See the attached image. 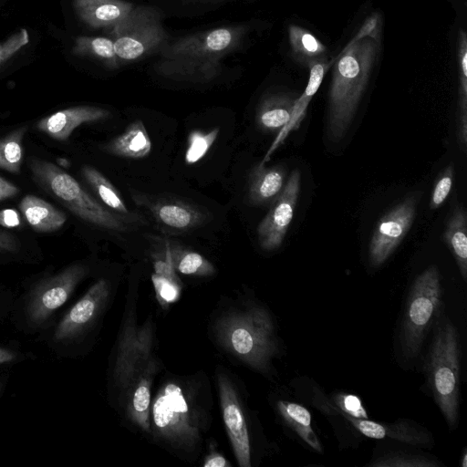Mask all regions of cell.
Here are the masks:
<instances>
[{"instance_id":"cell-43","label":"cell","mask_w":467,"mask_h":467,"mask_svg":"<svg viewBox=\"0 0 467 467\" xmlns=\"http://www.w3.org/2000/svg\"><path fill=\"white\" fill-rule=\"evenodd\" d=\"M205 467H226L229 466L225 458L218 453H213L209 455L203 463Z\"/></svg>"},{"instance_id":"cell-39","label":"cell","mask_w":467,"mask_h":467,"mask_svg":"<svg viewBox=\"0 0 467 467\" xmlns=\"http://www.w3.org/2000/svg\"><path fill=\"white\" fill-rule=\"evenodd\" d=\"M381 17L378 13L372 14L362 24L358 33L348 42L353 43L365 37L371 38L378 46H380Z\"/></svg>"},{"instance_id":"cell-18","label":"cell","mask_w":467,"mask_h":467,"mask_svg":"<svg viewBox=\"0 0 467 467\" xmlns=\"http://www.w3.org/2000/svg\"><path fill=\"white\" fill-rule=\"evenodd\" d=\"M331 64L332 62L327 63L322 60H313L308 63L310 74L307 86L304 92L296 99L289 122L277 133L272 145L265 155L262 163L265 164V162L269 161L271 155L281 144H283L289 133L299 128L306 116L308 104L317 93L323 81L324 76Z\"/></svg>"},{"instance_id":"cell-45","label":"cell","mask_w":467,"mask_h":467,"mask_svg":"<svg viewBox=\"0 0 467 467\" xmlns=\"http://www.w3.org/2000/svg\"><path fill=\"white\" fill-rule=\"evenodd\" d=\"M467 462V454H466V452H464L463 457H462V467H466L467 466V462Z\"/></svg>"},{"instance_id":"cell-13","label":"cell","mask_w":467,"mask_h":467,"mask_svg":"<svg viewBox=\"0 0 467 467\" xmlns=\"http://www.w3.org/2000/svg\"><path fill=\"white\" fill-rule=\"evenodd\" d=\"M132 199L150 213L163 231L171 234L195 229L205 223L211 215L200 207L174 197L133 193Z\"/></svg>"},{"instance_id":"cell-32","label":"cell","mask_w":467,"mask_h":467,"mask_svg":"<svg viewBox=\"0 0 467 467\" xmlns=\"http://www.w3.org/2000/svg\"><path fill=\"white\" fill-rule=\"evenodd\" d=\"M288 38L294 53L304 59H309V62L321 60L320 57L327 53L325 45L316 36L299 26H289Z\"/></svg>"},{"instance_id":"cell-44","label":"cell","mask_w":467,"mask_h":467,"mask_svg":"<svg viewBox=\"0 0 467 467\" xmlns=\"http://www.w3.org/2000/svg\"><path fill=\"white\" fill-rule=\"evenodd\" d=\"M16 358V355L9 349L0 348V364L7 363Z\"/></svg>"},{"instance_id":"cell-36","label":"cell","mask_w":467,"mask_h":467,"mask_svg":"<svg viewBox=\"0 0 467 467\" xmlns=\"http://www.w3.org/2000/svg\"><path fill=\"white\" fill-rule=\"evenodd\" d=\"M29 42L30 36L26 28H20L0 42V67L15 57Z\"/></svg>"},{"instance_id":"cell-31","label":"cell","mask_w":467,"mask_h":467,"mask_svg":"<svg viewBox=\"0 0 467 467\" xmlns=\"http://www.w3.org/2000/svg\"><path fill=\"white\" fill-rule=\"evenodd\" d=\"M27 127H20L0 138V168L18 174L24 159L23 140Z\"/></svg>"},{"instance_id":"cell-38","label":"cell","mask_w":467,"mask_h":467,"mask_svg":"<svg viewBox=\"0 0 467 467\" xmlns=\"http://www.w3.org/2000/svg\"><path fill=\"white\" fill-rule=\"evenodd\" d=\"M335 403L340 410V413L347 414L357 419H368L365 407L361 400L349 393H339L334 398Z\"/></svg>"},{"instance_id":"cell-7","label":"cell","mask_w":467,"mask_h":467,"mask_svg":"<svg viewBox=\"0 0 467 467\" xmlns=\"http://www.w3.org/2000/svg\"><path fill=\"white\" fill-rule=\"evenodd\" d=\"M154 431L172 445L192 449L200 441L199 415L179 383L163 385L151 406Z\"/></svg>"},{"instance_id":"cell-27","label":"cell","mask_w":467,"mask_h":467,"mask_svg":"<svg viewBox=\"0 0 467 467\" xmlns=\"http://www.w3.org/2000/svg\"><path fill=\"white\" fill-rule=\"evenodd\" d=\"M153 373H148L134 383L128 392V415L143 431L150 429V388Z\"/></svg>"},{"instance_id":"cell-30","label":"cell","mask_w":467,"mask_h":467,"mask_svg":"<svg viewBox=\"0 0 467 467\" xmlns=\"http://www.w3.org/2000/svg\"><path fill=\"white\" fill-rule=\"evenodd\" d=\"M457 57L459 64V123L458 139L462 149L467 144V35L461 28L458 33Z\"/></svg>"},{"instance_id":"cell-41","label":"cell","mask_w":467,"mask_h":467,"mask_svg":"<svg viewBox=\"0 0 467 467\" xmlns=\"http://www.w3.org/2000/svg\"><path fill=\"white\" fill-rule=\"evenodd\" d=\"M18 250V243L14 235L0 230V252L16 253Z\"/></svg>"},{"instance_id":"cell-15","label":"cell","mask_w":467,"mask_h":467,"mask_svg":"<svg viewBox=\"0 0 467 467\" xmlns=\"http://www.w3.org/2000/svg\"><path fill=\"white\" fill-rule=\"evenodd\" d=\"M109 295L108 281L98 280L63 317L56 328L55 338L69 340L84 333L102 310Z\"/></svg>"},{"instance_id":"cell-16","label":"cell","mask_w":467,"mask_h":467,"mask_svg":"<svg viewBox=\"0 0 467 467\" xmlns=\"http://www.w3.org/2000/svg\"><path fill=\"white\" fill-rule=\"evenodd\" d=\"M109 115V110L99 107L76 106L41 119L36 128L54 140L65 141L78 126L105 119Z\"/></svg>"},{"instance_id":"cell-25","label":"cell","mask_w":467,"mask_h":467,"mask_svg":"<svg viewBox=\"0 0 467 467\" xmlns=\"http://www.w3.org/2000/svg\"><path fill=\"white\" fill-rule=\"evenodd\" d=\"M164 244L175 271L197 276H209L214 274L213 264L201 254L171 240H164Z\"/></svg>"},{"instance_id":"cell-3","label":"cell","mask_w":467,"mask_h":467,"mask_svg":"<svg viewBox=\"0 0 467 467\" xmlns=\"http://www.w3.org/2000/svg\"><path fill=\"white\" fill-rule=\"evenodd\" d=\"M221 345L253 368L265 372L278 351L273 320L259 306L231 312L216 324Z\"/></svg>"},{"instance_id":"cell-46","label":"cell","mask_w":467,"mask_h":467,"mask_svg":"<svg viewBox=\"0 0 467 467\" xmlns=\"http://www.w3.org/2000/svg\"><path fill=\"white\" fill-rule=\"evenodd\" d=\"M1 388V387H0Z\"/></svg>"},{"instance_id":"cell-5","label":"cell","mask_w":467,"mask_h":467,"mask_svg":"<svg viewBox=\"0 0 467 467\" xmlns=\"http://www.w3.org/2000/svg\"><path fill=\"white\" fill-rule=\"evenodd\" d=\"M29 168L35 181L47 192L57 198L80 219L114 232H128L139 218L124 216L100 204L88 194L77 180L57 165L33 158Z\"/></svg>"},{"instance_id":"cell-14","label":"cell","mask_w":467,"mask_h":467,"mask_svg":"<svg viewBox=\"0 0 467 467\" xmlns=\"http://www.w3.org/2000/svg\"><path fill=\"white\" fill-rule=\"evenodd\" d=\"M217 383L223 418L235 458L241 467H250V437L237 392L223 373L218 374Z\"/></svg>"},{"instance_id":"cell-34","label":"cell","mask_w":467,"mask_h":467,"mask_svg":"<svg viewBox=\"0 0 467 467\" xmlns=\"http://www.w3.org/2000/svg\"><path fill=\"white\" fill-rule=\"evenodd\" d=\"M370 465L375 467H430L437 466V463L419 455L406 453H389L377 459L375 462H371Z\"/></svg>"},{"instance_id":"cell-10","label":"cell","mask_w":467,"mask_h":467,"mask_svg":"<svg viewBox=\"0 0 467 467\" xmlns=\"http://www.w3.org/2000/svg\"><path fill=\"white\" fill-rule=\"evenodd\" d=\"M150 323L137 329L130 321L121 335L116 362L115 375L122 389H129L141 376L155 373L157 363L151 357V333Z\"/></svg>"},{"instance_id":"cell-6","label":"cell","mask_w":467,"mask_h":467,"mask_svg":"<svg viewBox=\"0 0 467 467\" xmlns=\"http://www.w3.org/2000/svg\"><path fill=\"white\" fill-rule=\"evenodd\" d=\"M107 29L121 66L159 52L169 38L161 14L147 5L133 6L122 20Z\"/></svg>"},{"instance_id":"cell-23","label":"cell","mask_w":467,"mask_h":467,"mask_svg":"<svg viewBox=\"0 0 467 467\" xmlns=\"http://www.w3.org/2000/svg\"><path fill=\"white\" fill-rule=\"evenodd\" d=\"M27 223L36 232L51 233L60 229L67 216L47 201L33 195H26L18 205Z\"/></svg>"},{"instance_id":"cell-21","label":"cell","mask_w":467,"mask_h":467,"mask_svg":"<svg viewBox=\"0 0 467 467\" xmlns=\"http://www.w3.org/2000/svg\"><path fill=\"white\" fill-rule=\"evenodd\" d=\"M296 97L293 94H268L260 101L255 120L260 130L278 133L289 122Z\"/></svg>"},{"instance_id":"cell-2","label":"cell","mask_w":467,"mask_h":467,"mask_svg":"<svg viewBox=\"0 0 467 467\" xmlns=\"http://www.w3.org/2000/svg\"><path fill=\"white\" fill-rule=\"evenodd\" d=\"M379 46L365 37L348 43L336 57L328 91L327 135L340 140L348 130L365 92Z\"/></svg>"},{"instance_id":"cell-8","label":"cell","mask_w":467,"mask_h":467,"mask_svg":"<svg viewBox=\"0 0 467 467\" xmlns=\"http://www.w3.org/2000/svg\"><path fill=\"white\" fill-rule=\"evenodd\" d=\"M441 285L439 270L431 265L414 280L407 301L401 341L408 358L420 350L427 333L441 314Z\"/></svg>"},{"instance_id":"cell-19","label":"cell","mask_w":467,"mask_h":467,"mask_svg":"<svg viewBox=\"0 0 467 467\" xmlns=\"http://www.w3.org/2000/svg\"><path fill=\"white\" fill-rule=\"evenodd\" d=\"M133 6L124 0H73V8L78 17L94 29H107L116 25Z\"/></svg>"},{"instance_id":"cell-22","label":"cell","mask_w":467,"mask_h":467,"mask_svg":"<svg viewBox=\"0 0 467 467\" xmlns=\"http://www.w3.org/2000/svg\"><path fill=\"white\" fill-rule=\"evenodd\" d=\"M151 140L144 123L132 121L118 137L111 140L104 147L109 153L127 159L146 158L151 151Z\"/></svg>"},{"instance_id":"cell-17","label":"cell","mask_w":467,"mask_h":467,"mask_svg":"<svg viewBox=\"0 0 467 467\" xmlns=\"http://www.w3.org/2000/svg\"><path fill=\"white\" fill-rule=\"evenodd\" d=\"M360 433L372 439L389 438L412 445L431 446V434L421 426L409 421L399 420L391 424H382L368 419H357L347 414L340 413Z\"/></svg>"},{"instance_id":"cell-29","label":"cell","mask_w":467,"mask_h":467,"mask_svg":"<svg viewBox=\"0 0 467 467\" xmlns=\"http://www.w3.org/2000/svg\"><path fill=\"white\" fill-rule=\"evenodd\" d=\"M81 173L102 202L112 212L124 216H136L129 211L115 186L99 171L85 165L82 167Z\"/></svg>"},{"instance_id":"cell-33","label":"cell","mask_w":467,"mask_h":467,"mask_svg":"<svg viewBox=\"0 0 467 467\" xmlns=\"http://www.w3.org/2000/svg\"><path fill=\"white\" fill-rule=\"evenodd\" d=\"M220 129L218 127L204 132L199 130H192L188 136L184 161L188 165L201 161L215 142Z\"/></svg>"},{"instance_id":"cell-1","label":"cell","mask_w":467,"mask_h":467,"mask_svg":"<svg viewBox=\"0 0 467 467\" xmlns=\"http://www.w3.org/2000/svg\"><path fill=\"white\" fill-rule=\"evenodd\" d=\"M245 33V26H232L183 36L161 48L153 68L176 81L211 82L221 74L223 59L242 46Z\"/></svg>"},{"instance_id":"cell-35","label":"cell","mask_w":467,"mask_h":467,"mask_svg":"<svg viewBox=\"0 0 467 467\" xmlns=\"http://www.w3.org/2000/svg\"><path fill=\"white\" fill-rule=\"evenodd\" d=\"M453 181L454 166L453 164H450L435 182L430 199V207L431 209L439 208L445 202L452 188Z\"/></svg>"},{"instance_id":"cell-12","label":"cell","mask_w":467,"mask_h":467,"mask_svg":"<svg viewBox=\"0 0 467 467\" xmlns=\"http://www.w3.org/2000/svg\"><path fill=\"white\" fill-rule=\"evenodd\" d=\"M301 186L300 171L291 172L280 194L271 202L256 233L259 245L266 251L277 249L283 243L293 220Z\"/></svg>"},{"instance_id":"cell-26","label":"cell","mask_w":467,"mask_h":467,"mask_svg":"<svg viewBox=\"0 0 467 467\" xmlns=\"http://www.w3.org/2000/svg\"><path fill=\"white\" fill-rule=\"evenodd\" d=\"M72 53L78 57L97 60L109 69H117L121 67L115 52L113 41L109 37L79 36L75 39Z\"/></svg>"},{"instance_id":"cell-20","label":"cell","mask_w":467,"mask_h":467,"mask_svg":"<svg viewBox=\"0 0 467 467\" xmlns=\"http://www.w3.org/2000/svg\"><path fill=\"white\" fill-rule=\"evenodd\" d=\"M285 182L286 171L283 166L266 168L264 163H259L249 175L250 202L254 205L271 203L280 194Z\"/></svg>"},{"instance_id":"cell-4","label":"cell","mask_w":467,"mask_h":467,"mask_svg":"<svg viewBox=\"0 0 467 467\" xmlns=\"http://www.w3.org/2000/svg\"><path fill=\"white\" fill-rule=\"evenodd\" d=\"M430 388L447 424H458L461 386V345L455 326L447 318L436 321L427 356Z\"/></svg>"},{"instance_id":"cell-9","label":"cell","mask_w":467,"mask_h":467,"mask_svg":"<svg viewBox=\"0 0 467 467\" xmlns=\"http://www.w3.org/2000/svg\"><path fill=\"white\" fill-rule=\"evenodd\" d=\"M421 192H414L387 212L376 224L368 246L369 264L383 265L410 231Z\"/></svg>"},{"instance_id":"cell-37","label":"cell","mask_w":467,"mask_h":467,"mask_svg":"<svg viewBox=\"0 0 467 467\" xmlns=\"http://www.w3.org/2000/svg\"><path fill=\"white\" fill-rule=\"evenodd\" d=\"M157 299L162 305H168L179 298L180 281L173 280L158 274L151 275Z\"/></svg>"},{"instance_id":"cell-42","label":"cell","mask_w":467,"mask_h":467,"mask_svg":"<svg viewBox=\"0 0 467 467\" xmlns=\"http://www.w3.org/2000/svg\"><path fill=\"white\" fill-rule=\"evenodd\" d=\"M19 192V189L9 181L0 176V202L12 198Z\"/></svg>"},{"instance_id":"cell-24","label":"cell","mask_w":467,"mask_h":467,"mask_svg":"<svg viewBox=\"0 0 467 467\" xmlns=\"http://www.w3.org/2000/svg\"><path fill=\"white\" fill-rule=\"evenodd\" d=\"M444 241L453 254L463 280L467 278V214L460 205L450 216L443 234Z\"/></svg>"},{"instance_id":"cell-28","label":"cell","mask_w":467,"mask_h":467,"mask_svg":"<svg viewBox=\"0 0 467 467\" xmlns=\"http://www.w3.org/2000/svg\"><path fill=\"white\" fill-rule=\"evenodd\" d=\"M277 409L286 424L306 443L317 452L323 451L321 443L311 426V415L305 407L294 402L279 400L277 402Z\"/></svg>"},{"instance_id":"cell-11","label":"cell","mask_w":467,"mask_h":467,"mask_svg":"<svg viewBox=\"0 0 467 467\" xmlns=\"http://www.w3.org/2000/svg\"><path fill=\"white\" fill-rule=\"evenodd\" d=\"M88 273V268L78 263L40 282L33 290L27 304L26 313L29 320L36 325L47 321L67 302Z\"/></svg>"},{"instance_id":"cell-40","label":"cell","mask_w":467,"mask_h":467,"mask_svg":"<svg viewBox=\"0 0 467 467\" xmlns=\"http://www.w3.org/2000/svg\"><path fill=\"white\" fill-rule=\"evenodd\" d=\"M21 221L19 214L13 209H4L0 211V225L5 228L17 227Z\"/></svg>"}]
</instances>
